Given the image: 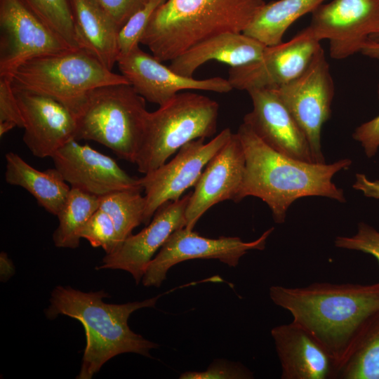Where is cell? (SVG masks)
I'll list each match as a JSON object with an SVG mask.
<instances>
[{"label":"cell","instance_id":"obj_1","mask_svg":"<svg viewBox=\"0 0 379 379\" xmlns=\"http://www.w3.org/2000/svg\"><path fill=\"white\" fill-rule=\"evenodd\" d=\"M269 295L276 305L291 313L292 321L326 349L337 372L365 326L379 312V282L272 286Z\"/></svg>","mask_w":379,"mask_h":379},{"label":"cell","instance_id":"obj_2","mask_svg":"<svg viewBox=\"0 0 379 379\" xmlns=\"http://www.w3.org/2000/svg\"><path fill=\"white\" fill-rule=\"evenodd\" d=\"M245 154L243 182L235 202L248 196L260 198L270 208L277 224L285 222L290 206L298 199L318 196L345 202L342 189L333 182V175L352 164L349 159L332 164L306 162L273 149L246 124L237 132Z\"/></svg>","mask_w":379,"mask_h":379},{"label":"cell","instance_id":"obj_3","mask_svg":"<svg viewBox=\"0 0 379 379\" xmlns=\"http://www.w3.org/2000/svg\"><path fill=\"white\" fill-rule=\"evenodd\" d=\"M164 293L124 304L104 302V291L84 292L72 287L56 286L45 310L53 319L58 315L74 318L83 325L86 339L81 370L77 378L91 379L107 361L124 353L150 357V350L159 345L134 333L128 324L130 315L144 307H154Z\"/></svg>","mask_w":379,"mask_h":379},{"label":"cell","instance_id":"obj_4","mask_svg":"<svg viewBox=\"0 0 379 379\" xmlns=\"http://www.w3.org/2000/svg\"><path fill=\"white\" fill-rule=\"evenodd\" d=\"M265 0H166L154 13L140 44L159 61L225 32L242 33Z\"/></svg>","mask_w":379,"mask_h":379},{"label":"cell","instance_id":"obj_5","mask_svg":"<svg viewBox=\"0 0 379 379\" xmlns=\"http://www.w3.org/2000/svg\"><path fill=\"white\" fill-rule=\"evenodd\" d=\"M11 83L14 90L36 93L58 100L74 116L93 89L129 84L122 74L107 69L83 47L32 58L15 71Z\"/></svg>","mask_w":379,"mask_h":379},{"label":"cell","instance_id":"obj_6","mask_svg":"<svg viewBox=\"0 0 379 379\" xmlns=\"http://www.w3.org/2000/svg\"><path fill=\"white\" fill-rule=\"evenodd\" d=\"M148 113L145 98L131 84L98 87L88 94L75 115L76 140L97 142L135 164Z\"/></svg>","mask_w":379,"mask_h":379},{"label":"cell","instance_id":"obj_7","mask_svg":"<svg viewBox=\"0 0 379 379\" xmlns=\"http://www.w3.org/2000/svg\"><path fill=\"white\" fill-rule=\"evenodd\" d=\"M219 105L204 95L180 92L148 113L135 164L146 174L164 164L187 143L216 132Z\"/></svg>","mask_w":379,"mask_h":379},{"label":"cell","instance_id":"obj_8","mask_svg":"<svg viewBox=\"0 0 379 379\" xmlns=\"http://www.w3.org/2000/svg\"><path fill=\"white\" fill-rule=\"evenodd\" d=\"M274 88L305 133L314 162L326 163L321 133L331 116L335 87L321 46L298 77Z\"/></svg>","mask_w":379,"mask_h":379},{"label":"cell","instance_id":"obj_9","mask_svg":"<svg viewBox=\"0 0 379 379\" xmlns=\"http://www.w3.org/2000/svg\"><path fill=\"white\" fill-rule=\"evenodd\" d=\"M304 30L318 41L327 39L330 56L347 58L361 52L379 32V0H332L312 13Z\"/></svg>","mask_w":379,"mask_h":379},{"label":"cell","instance_id":"obj_10","mask_svg":"<svg viewBox=\"0 0 379 379\" xmlns=\"http://www.w3.org/2000/svg\"><path fill=\"white\" fill-rule=\"evenodd\" d=\"M72 48L22 0H0V77L27 61Z\"/></svg>","mask_w":379,"mask_h":379},{"label":"cell","instance_id":"obj_11","mask_svg":"<svg viewBox=\"0 0 379 379\" xmlns=\"http://www.w3.org/2000/svg\"><path fill=\"white\" fill-rule=\"evenodd\" d=\"M232 133L226 128L208 142L204 138L192 140L182 146L170 161L140 178L145 191L144 225L149 223L162 204L180 199L186 190L194 186L208 162Z\"/></svg>","mask_w":379,"mask_h":379},{"label":"cell","instance_id":"obj_12","mask_svg":"<svg viewBox=\"0 0 379 379\" xmlns=\"http://www.w3.org/2000/svg\"><path fill=\"white\" fill-rule=\"evenodd\" d=\"M274 230L270 227L257 239L244 241L237 237L206 238L193 230L179 228L171 234L149 262L142 279V284L146 287H159L171 267L188 260L216 259L234 267L248 251L265 249L267 239Z\"/></svg>","mask_w":379,"mask_h":379},{"label":"cell","instance_id":"obj_13","mask_svg":"<svg viewBox=\"0 0 379 379\" xmlns=\"http://www.w3.org/2000/svg\"><path fill=\"white\" fill-rule=\"evenodd\" d=\"M320 46L302 29L287 42L267 46L259 60L231 67L227 80L232 88L246 91L281 86L306 69Z\"/></svg>","mask_w":379,"mask_h":379},{"label":"cell","instance_id":"obj_14","mask_svg":"<svg viewBox=\"0 0 379 379\" xmlns=\"http://www.w3.org/2000/svg\"><path fill=\"white\" fill-rule=\"evenodd\" d=\"M55 168L71 187L102 197L120 190H142L140 178L129 175L112 157L71 140L52 157Z\"/></svg>","mask_w":379,"mask_h":379},{"label":"cell","instance_id":"obj_15","mask_svg":"<svg viewBox=\"0 0 379 379\" xmlns=\"http://www.w3.org/2000/svg\"><path fill=\"white\" fill-rule=\"evenodd\" d=\"M117 64L121 74L137 93L159 106L185 90L226 93L233 89L229 81L222 77L196 79L180 75L139 46L120 56Z\"/></svg>","mask_w":379,"mask_h":379},{"label":"cell","instance_id":"obj_16","mask_svg":"<svg viewBox=\"0 0 379 379\" xmlns=\"http://www.w3.org/2000/svg\"><path fill=\"white\" fill-rule=\"evenodd\" d=\"M191 194L162 204L144 229L131 234L115 251L106 254L96 269L126 271L138 284L155 253L174 231L185 227V211Z\"/></svg>","mask_w":379,"mask_h":379},{"label":"cell","instance_id":"obj_17","mask_svg":"<svg viewBox=\"0 0 379 379\" xmlns=\"http://www.w3.org/2000/svg\"><path fill=\"white\" fill-rule=\"evenodd\" d=\"M24 123L23 142L36 157H51L76 140L74 114L58 100L36 93L14 90Z\"/></svg>","mask_w":379,"mask_h":379},{"label":"cell","instance_id":"obj_18","mask_svg":"<svg viewBox=\"0 0 379 379\" xmlns=\"http://www.w3.org/2000/svg\"><path fill=\"white\" fill-rule=\"evenodd\" d=\"M245 154L237 133L208 162L192 192L185 211V228L192 230L201 216L220 202H235L243 182Z\"/></svg>","mask_w":379,"mask_h":379},{"label":"cell","instance_id":"obj_19","mask_svg":"<svg viewBox=\"0 0 379 379\" xmlns=\"http://www.w3.org/2000/svg\"><path fill=\"white\" fill-rule=\"evenodd\" d=\"M247 92L253 109L244 116L243 123L277 152L300 161L314 162L305 133L274 88H254Z\"/></svg>","mask_w":379,"mask_h":379},{"label":"cell","instance_id":"obj_20","mask_svg":"<svg viewBox=\"0 0 379 379\" xmlns=\"http://www.w3.org/2000/svg\"><path fill=\"white\" fill-rule=\"evenodd\" d=\"M282 379L336 378L337 368L326 349L293 321L271 330Z\"/></svg>","mask_w":379,"mask_h":379},{"label":"cell","instance_id":"obj_21","mask_svg":"<svg viewBox=\"0 0 379 379\" xmlns=\"http://www.w3.org/2000/svg\"><path fill=\"white\" fill-rule=\"evenodd\" d=\"M266 47L243 32H225L191 47L171 60L168 67L180 75L193 77L196 70L208 61H219L231 67L255 62Z\"/></svg>","mask_w":379,"mask_h":379},{"label":"cell","instance_id":"obj_22","mask_svg":"<svg viewBox=\"0 0 379 379\" xmlns=\"http://www.w3.org/2000/svg\"><path fill=\"white\" fill-rule=\"evenodd\" d=\"M81 46L93 53L109 70L119 56L121 28L93 0H70Z\"/></svg>","mask_w":379,"mask_h":379},{"label":"cell","instance_id":"obj_23","mask_svg":"<svg viewBox=\"0 0 379 379\" xmlns=\"http://www.w3.org/2000/svg\"><path fill=\"white\" fill-rule=\"evenodd\" d=\"M5 158L6 182L24 188L47 212L57 216L71 189L60 172L55 168L39 171L13 152Z\"/></svg>","mask_w":379,"mask_h":379},{"label":"cell","instance_id":"obj_24","mask_svg":"<svg viewBox=\"0 0 379 379\" xmlns=\"http://www.w3.org/2000/svg\"><path fill=\"white\" fill-rule=\"evenodd\" d=\"M326 1L277 0L265 3L243 33L266 46L277 45L295 21L312 13Z\"/></svg>","mask_w":379,"mask_h":379},{"label":"cell","instance_id":"obj_25","mask_svg":"<svg viewBox=\"0 0 379 379\" xmlns=\"http://www.w3.org/2000/svg\"><path fill=\"white\" fill-rule=\"evenodd\" d=\"M99 206V197L71 187L57 215L58 225L53 234L55 246L68 248L79 247L81 230Z\"/></svg>","mask_w":379,"mask_h":379},{"label":"cell","instance_id":"obj_26","mask_svg":"<svg viewBox=\"0 0 379 379\" xmlns=\"http://www.w3.org/2000/svg\"><path fill=\"white\" fill-rule=\"evenodd\" d=\"M336 378L379 379V312L359 335Z\"/></svg>","mask_w":379,"mask_h":379},{"label":"cell","instance_id":"obj_27","mask_svg":"<svg viewBox=\"0 0 379 379\" xmlns=\"http://www.w3.org/2000/svg\"><path fill=\"white\" fill-rule=\"evenodd\" d=\"M141 191L120 190L100 197L99 208L112 219L120 246L143 222L145 200Z\"/></svg>","mask_w":379,"mask_h":379},{"label":"cell","instance_id":"obj_28","mask_svg":"<svg viewBox=\"0 0 379 379\" xmlns=\"http://www.w3.org/2000/svg\"><path fill=\"white\" fill-rule=\"evenodd\" d=\"M72 48H81L70 0H22Z\"/></svg>","mask_w":379,"mask_h":379},{"label":"cell","instance_id":"obj_29","mask_svg":"<svg viewBox=\"0 0 379 379\" xmlns=\"http://www.w3.org/2000/svg\"><path fill=\"white\" fill-rule=\"evenodd\" d=\"M80 237L86 239L93 247H101L106 254L113 253L120 246L112 219L100 208L86 222Z\"/></svg>","mask_w":379,"mask_h":379},{"label":"cell","instance_id":"obj_30","mask_svg":"<svg viewBox=\"0 0 379 379\" xmlns=\"http://www.w3.org/2000/svg\"><path fill=\"white\" fill-rule=\"evenodd\" d=\"M166 0H149L135 12L121 28L118 35L119 56L128 54L139 46L154 11Z\"/></svg>","mask_w":379,"mask_h":379},{"label":"cell","instance_id":"obj_31","mask_svg":"<svg viewBox=\"0 0 379 379\" xmlns=\"http://www.w3.org/2000/svg\"><path fill=\"white\" fill-rule=\"evenodd\" d=\"M180 379H250L253 378V373L247 367L239 362L227 359H215L202 371H185Z\"/></svg>","mask_w":379,"mask_h":379},{"label":"cell","instance_id":"obj_32","mask_svg":"<svg viewBox=\"0 0 379 379\" xmlns=\"http://www.w3.org/2000/svg\"><path fill=\"white\" fill-rule=\"evenodd\" d=\"M334 244L338 248L370 254L379 263V232L365 222L358 224L357 232L354 235L338 236Z\"/></svg>","mask_w":379,"mask_h":379},{"label":"cell","instance_id":"obj_33","mask_svg":"<svg viewBox=\"0 0 379 379\" xmlns=\"http://www.w3.org/2000/svg\"><path fill=\"white\" fill-rule=\"evenodd\" d=\"M11 121L23 128L21 112L12 86L11 79L0 77V122Z\"/></svg>","mask_w":379,"mask_h":379},{"label":"cell","instance_id":"obj_34","mask_svg":"<svg viewBox=\"0 0 379 379\" xmlns=\"http://www.w3.org/2000/svg\"><path fill=\"white\" fill-rule=\"evenodd\" d=\"M121 28L128 19L149 0H93Z\"/></svg>","mask_w":379,"mask_h":379},{"label":"cell","instance_id":"obj_35","mask_svg":"<svg viewBox=\"0 0 379 379\" xmlns=\"http://www.w3.org/2000/svg\"><path fill=\"white\" fill-rule=\"evenodd\" d=\"M378 94L379 98V84ZM352 138L360 142L368 158L373 157L379 149V114L358 126Z\"/></svg>","mask_w":379,"mask_h":379},{"label":"cell","instance_id":"obj_36","mask_svg":"<svg viewBox=\"0 0 379 379\" xmlns=\"http://www.w3.org/2000/svg\"><path fill=\"white\" fill-rule=\"evenodd\" d=\"M352 187L367 197L379 199V179L372 180L365 174L357 173L356 181Z\"/></svg>","mask_w":379,"mask_h":379},{"label":"cell","instance_id":"obj_37","mask_svg":"<svg viewBox=\"0 0 379 379\" xmlns=\"http://www.w3.org/2000/svg\"><path fill=\"white\" fill-rule=\"evenodd\" d=\"M0 275L1 281L8 280L15 273V267L5 252L0 254Z\"/></svg>","mask_w":379,"mask_h":379},{"label":"cell","instance_id":"obj_38","mask_svg":"<svg viewBox=\"0 0 379 379\" xmlns=\"http://www.w3.org/2000/svg\"><path fill=\"white\" fill-rule=\"evenodd\" d=\"M360 53L379 61V41L368 39L362 47Z\"/></svg>","mask_w":379,"mask_h":379},{"label":"cell","instance_id":"obj_39","mask_svg":"<svg viewBox=\"0 0 379 379\" xmlns=\"http://www.w3.org/2000/svg\"><path fill=\"white\" fill-rule=\"evenodd\" d=\"M15 127H18L17 125L11 121H2L0 122V136H4L6 133L10 131Z\"/></svg>","mask_w":379,"mask_h":379},{"label":"cell","instance_id":"obj_40","mask_svg":"<svg viewBox=\"0 0 379 379\" xmlns=\"http://www.w3.org/2000/svg\"><path fill=\"white\" fill-rule=\"evenodd\" d=\"M369 39L375 41H379V32L370 37Z\"/></svg>","mask_w":379,"mask_h":379}]
</instances>
